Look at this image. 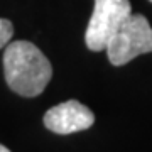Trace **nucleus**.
<instances>
[{
    "label": "nucleus",
    "mask_w": 152,
    "mask_h": 152,
    "mask_svg": "<svg viewBox=\"0 0 152 152\" xmlns=\"http://www.w3.org/2000/svg\"><path fill=\"white\" fill-rule=\"evenodd\" d=\"M130 15V0H95L93 14L85 32L86 48L95 53L107 49L110 39Z\"/></svg>",
    "instance_id": "7ed1b4c3"
},
{
    "label": "nucleus",
    "mask_w": 152,
    "mask_h": 152,
    "mask_svg": "<svg viewBox=\"0 0 152 152\" xmlns=\"http://www.w3.org/2000/svg\"><path fill=\"white\" fill-rule=\"evenodd\" d=\"M93 124H95L93 112L76 100H68L64 103L56 105L44 115L46 129L59 135L86 130Z\"/></svg>",
    "instance_id": "20e7f679"
},
{
    "label": "nucleus",
    "mask_w": 152,
    "mask_h": 152,
    "mask_svg": "<svg viewBox=\"0 0 152 152\" xmlns=\"http://www.w3.org/2000/svg\"><path fill=\"white\" fill-rule=\"evenodd\" d=\"M151 2H152V0H151Z\"/></svg>",
    "instance_id": "0eeeda50"
},
{
    "label": "nucleus",
    "mask_w": 152,
    "mask_h": 152,
    "mask_svg": "<svg viewBox=\"0 0 152 152\" xmlns=\"http://www.w3.org/2000/svg\"><path fill=\"white\" fill-rule=\"evenodd\" d=\"M4 75L14 93L37 96L53 78V66L44 53L29 41L9 42L4 53Z\"/></svg>",
    "instance_id": "f257e3e1"
},
{
    "label": "nucleus",
    "mask_w": 152,
    "mask_h": 152,
    "mask_svg": "<svg viewBox=\"0 0 152 152\" xmlns=\"http://www.w3.org/2000/svg\"><path fill=\"white\" fill-rule=\"evenodd\" d=\"M12 36H14L12 22L7 20V19H0V49L7 48V44L10 42Z\"/></svg>",
    "instance_id": "39448f33"
},
{
    "label": "nucleus",
    "mask_w": 152,
    "mask_h": 152,
    "mask_svg": "<svg viewBox=\"0 0 152 152\" xmlns=\"http://www.w3.org/2000/svg\"><path fill=\"white\" fill-rule=\"evenodd\" d=\"M0 152H10V151H9L5 145H2V144H0Z\"/></svg>",
    "instance_id": "423d86ee"
},
{
    "label": "nucleus",
    "mask_w": 152,
    "mask_h": 152,
    "mask_svg": "<svg viewBox=\"0 0 152 152\" xmlns=\"http://www.w3.org/2000/svg\"><path fill=\"white\" fill-rule=\"evenodd\" d=\"M105 51L113 66H124L137 56L152 53V27L149 20L140 14H132L110 39Z\"/></svg>",
    "instance_id": "f03ea898"
}]
</instances>
